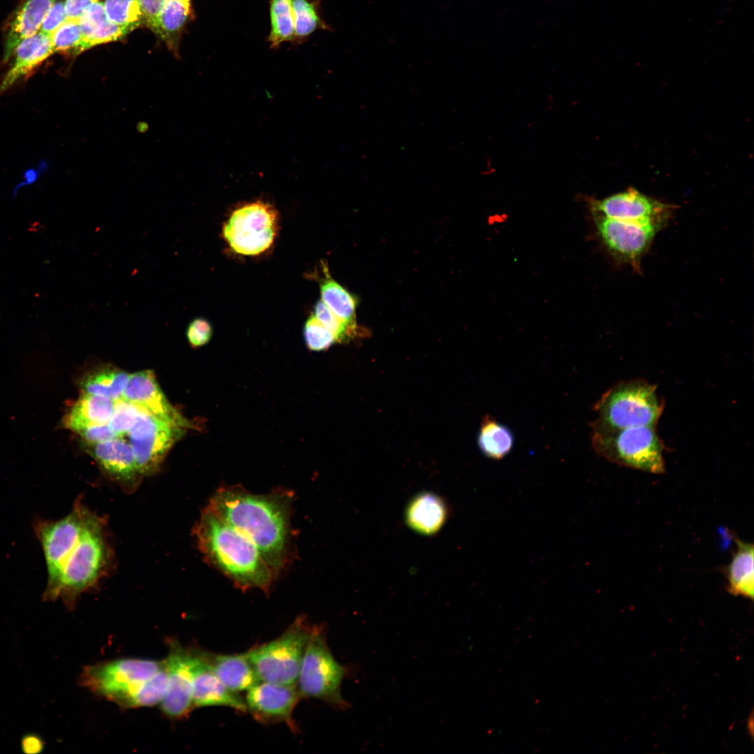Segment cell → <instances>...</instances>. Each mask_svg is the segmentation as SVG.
I'll return each instance as SVG.
<instances>
[{
  "label": "cell",
  "mask_w": 754,
  "mask_h": 754,
  "mask_svg": "<svg viewBox=\"0 0 754 754\" xmlns=\"http://www.w3.org/2000/svg\"><path fill=\"white\" fill-rule=\"evenodd\" d=\"M736 549L726 566L727 590L734 596L753 600L754 588V547L752 543L735 538Z\"/></svg>",
  "instance_id": "obj_26"
},
{
  "label": "cell",
  "mask_w": 754,
  "mask_h": 754,
  "mask_svg": "<svg viewBox=\"0 0 754 754\" xmlns=\"http://www.w3.org/2000/svg\"><path fill=\"white\" fill-rule=\"evenodd\" d=\"M128 374L112 366L97 369L82 380L84 392L117 400L121 397L129 378Z\"/></svg>",
  "instance_id": "obj_28"
},
{
  "label": "cell",
  "mask_w": 754,
  "mask_h": 754,
  "mask_svg": "<svg viewBox=\"0 0 754 754\" xmlns=\"http://www.w3.org/2000/svg\"><path fill=\"white\" fill-rule=\"evenodd\" d=\"M92 513L79 498L64 517L34 521V531L42 547L47 572L44 600H54L63 566Z\"/></svg>",
  "instance_id": "obj_8"
},
{
  "label": "cell",
  "mask_w": 754,
  "mask_h": 754,
  "mask_svg": "<svg viewBox=\"0 0 754 754\" xmlns=\"http://www.w3.org/2000/svg\"><path fill=\"white\" fill-rule=\"evenodd\" d=\"M140 410V406L121 397L115 400L108 422L109 427L119 436L128 433L137 420Z\"/></svg>",
  "instance_id": "obj_35"
},
{
  "label": "cell",
  "mask_w": 754,
  "mask_h": 754,
  "mask_svg": "<svg viewBox=\"0 0 754 754\" xmlns=\"http://www.w3.org/2000/svg\"><path fill=\"white\" fill-rule=\"evenodd\" d=\"M194 707L221 706L247 711L245 701L228 689L212 670L205 653L195 651L193 680Z\"/></svg>",
  "instance_id": "obj_17"
},
{
  "label": "cell",
  "mask_w": 754,
  "mask_h": 754,
  "mask_svg": "<svg viewBox=\"0 0 754 754\" xmlns=\"http://www.w3.org/2000/svg\"><path fill=\"white\" fill-rule=\"evenodd\" d=\"M247 711L263 723H284L296 731L293 711L302 696L296 685L259 681L246 691Z\"/></svg>",
  "instance_id": "obj_15"
},
{
  "label": "cell",
  "mask_w": 754,
  "mask_h": 754,
  "mask_svg": "<svg viewBox=\"0 0 754 754\" xmlns=\"http://www.w3.org/2000/svg\"><path fill=\"white\" fill-rule=\"evenodd\" d=\"M194 534L207 561L242 590L267 593L274 574L256 545L207 505L196 522Z\"/></svg>",
  "instance_id": "obj_2"
},
{
  "label": "cell",
  "mask_w": 754,
  "mask_h": 754,
  "mask_svg": "<svg viewBox=\"0 0 754 754\" xmlns=\"http://www.w3.org/2000/svg\"><path fill=\"white\" fill-rule=\"evenodd\" d=\"M291 499L281 491L256 494L241 486H223L207 505L250 538L276 575L288 559Z\"/></svg>",
  "instance_id": "obj_1"
},
{
  "label": "cell",
  "mask_w": 754,
  "mask_h": 754,
  "mask_svg": "<svg viewBox=\"0 0 754 754\" xmlns=\"http://www.w3.org/2000/svg\"><path fill=\"white\" fill-rule=\"evenodd\" d=\"M53 54L51 36L40 31L21 41L13 52L11 67L0 82V94L31 73Z\"/></svg>",
  "instance_id": "obj_20"
},
{
  "label": "cell",
  "mask_w": 754,
  "mask_h": 754,
  "mask_svg": "<svg viewBox=\"0 0 754 754\" xmlns=\"http://www.w3.org/2000/svg\"><path fill=\"white\" fill-rule=\"evenodd\" d=\"M66 20L64 1L62 0L56 1L45 17L39 31L51 36L55 30Z\"/></svg>",
  "instance_id": "obj_39"
},
{
  "label": "cell",
  "mask_w": 754,
  "mask_h": 754,
  "mask_svg": "<svg viewBox=\"0 0 754 754\" xmlns=\"http://www.w3.org/2000/svg\"><path fill=\"white\" fill-rule=\"evenodd\" d=\"M512 431L490 415L482 418L478 434V445L487 458L500 460L508 455L514 445Z\"/></svg>",
  "instance_id": "obj_27"
},
{
  "label": "cell",
  "mask_w": 754,
  "mask_h": 754,
  "mask_svg": "<svg viewBox=\"0 0 754 754\" xmlns=\"http://www.w3.org/2000/svg\"><path fill=\"white\" fill-rule=\"evenodd\" d=\"M312 314L334 335L337 342L346 341L358 335L357 328L341 320L321 300L316 302Z\"/></svg>",
  "instance_id": "obj_34"
},
{
  "label": "cell",
  "mask_w": 754,
  "mask_h": 754,
  "mask_svg": "<svg viewBox=\"0 0 754 754\" xmlns=\"http://www.w3.org/2000/svg\"><path fill=\"white\" fill-rule=\"evenodd\" d=\"M85 445L89 454L113 480L127 489L137 486L142 477L131 445L121 436Z\"/></svg>",
  "instance_id": "obj_18"
},
{
  "label": "cell",
  "mask_w": 754,
  "mask_h": 754,
  "mask_svg": "<svg viewBox=\"0 0 754 754\" xmlns=\"http://www.w3.org/2000/svg\"><path fill=\"white\" fill-rule=\"evenodd\" d=\"M278 222V213L272 205L262 201L248 203L231 214L223 227V237L235 252L258 255L272 244Z\"/></svg>",
  "instance_id": "obj_9"
},
{
  "label": "cell",
  "mask_w": 754,
  "mask_h": 754,
  "mask_svg": "<svg viewBox=\"0 0 754 754\" xmlns=\"http://www.w3.org/2000/svg\"><path fill=\"white\" fill-rule=\"evenodd\" d=\"M212 336L211 324L205 318H196L188 325L186 338L191 346L201 347L207 344Z\"/></svg>",
  "instance_id": "obj_38"
},
{
  "label": "cell",
  "mask_w": 754,
  "mask_h": 754,
  "mask_svg": "<svg viewBox=\"0 0 754 754\" xmlns=\"http://www.w3.org/2000/svg\"><path fill=\"white\" fill-rule=\"evenodd\" d=\"M104 526V521L93 512L63 566L54 600L73 607L77 598L105 575L111 553Z\"/></svg>",
  "instance_id": "obj_4"
},
{
  "label": "cell",
  "mask_w": 754,
  "mask_h": 754,
  "mask_svg": "<svg viewBox=\"0 0 754 754\" xmlns=\"http://www.w3.org/2000/svg\"><path fill=\"white\" fill-rule=\"evenodd\" d=\"M185 430L161 420L140 407L128 431L129 444L141 477L154 473Z\"/></svg>",
  "instance_id": "obj_11"
},
{
  "label": "cell",
  "mask_w": 754,
  "mask_h": 754,
  "mask_svg": "<svg viewBox=\"0 0 754 754\" xmlns=\"http://www.w3.org/2000/svg\"><path fill=\"white\" fill-rule=\"evenodd\" d=\"M169 652L164 660L168 673V685L161 702L163 713L172 719L188 715L194 707L193 680L195 651L183 647L175 641L169 642Z\"/></svg>",
  "instance_id": "obj_14"
},
{
  "label": "cell",
  "mask_w": 754,
  "mask_h": 754,
  "mask_svg": "<svg viewBox=\"0 0 754 754\" xmlns=\"http://www.w3.org/2000/svg\"><path fill=\"white\" fill-rule=\"evenodd\" d=\"M121 398L177 427L184 430L194 427L167 399L152 370L130 374Z\"/></svg>",
  "instance_id": "obj_16"
},
{
  "label": "cell",
  "mask_w": 754,
  "mask_h": 754,
  "mask_svg": "<svg viewBox=\"0 0 754 754\" xmlns=\"http://www.w3.org/2000/svg\"><path fill=\"white\" fill-rule=\"evenodd\" d=\"M209 664L225 686L236 693L247 691L260 681L247 653L239 654H208Z\"/></svg>",
  "instance_id": "obj_23"
},
{
  "label": "cell",
  "mask_w": 754,
  "mask_h": 754,
  "mask_svg": "<svg viewBox=\"0 0 754 754\" xmlns=\"http://www.w3.org/2000/svg\"><path fill=\"white\" fill-rule=\"evenodd\" d=\"M163 665V660L117 659L85 667L80 681L85 688L105 697L110 693L151 677Z\"/></svg>",
  "instance_id": "obj_13"
},
{
  "label": "cell",
  "mask_w": 754,
  "mask_h": 754,
  "mask_svg": "<svg viewBox=\"0 0 754 754\" xmlns=\"http://www.w3.org/2000/svg\"><path fill=\"white\" fill-rule=\"evenodd\" d=\"M591 444L598 455L611 462L650 473L665 471V445L656 427L592 431Z\"/></svg>",
  "instance_id": "obj_5"
},
{
  "label": "cell",
  "mask_w": 754,
  "mask_h": 754,
  "mask_svg": "<svg viewBox=\"0 0 754 754\" xmlns=\"http://www.w3.org/2000/svg\"><path fill=\"white\" fill-rule=\"evenodd\" d=\"M321 0H292L297 43H302L317 30L332 31L322 18Z\"/></svg>",
  "instance_id": "obj_31"
},
{
  "label": "cell",
  "mask_w": 754,
  "mask_h": 754,
  "mask_svg": "<svg viewBox=\"0 0 754 754\" xmlns=\"http://www.w3.org/2000/svg\"><path fill=\"white\" fill-rule=\"evenodd\" d=\"M44 748L42 739L35 734H27L22 740V748L26 753H38Z\"/></svg>",
  "instance_id": "obj_43"
},
{
  "label": "cell",
  "mask_w": 754,
  "mask_h": 754,
  "mask_svg": "<svg viewBox=\"0 0 754 754\" xmlns=\"http://www.w3.org/2000/svg\"><path fill=\"white\" fill-rule=\"evenodd\" d=\"M98 0H65L64 10L66 20L78 21L86 8Z\"/></svg>",
  "instance_id": "obj_42"
},
{
  "label": "cell",
  "mask_w": 754,
  "mask_h": 754,
  "mask_svg": "<svg viewBox=\"0 0 754 754\" xmlns=\"http://www.w3.org/2000/svg\"><path fill=\"white\" fill-rule=\"evenodd\" d=\"M166 1L138 0L145 22L156 34L158 31L159 15Z\"/></svg>",
  "instance_id": "obj_41"
},
{
  "label": "cell",
  "mask_w": 754,
  "mask_h": 754,
  "mask_svg": "<svg viewBox=\"0 0 754 754\" xmlns=\"http://www.w3.org/2000/svg\"><path fill=\"white\" fill-rule=\"evenodd\" d=\"M270 31L267 38L273 49L286 42H295L292 0H269Z\"/></svg>",
  "instance_id": "obj_30"
},
{
  "label": "cell",
  "mask_w": 754,
  "mask_h": 754,
  "mask_svg": "<svg viewBox=\"0 0 754 754\" xmlns=\"http://www.w3.org/2000/svg\"><path fill=\"white\" fill-rule=\"evenodd\" d=\"M84 443L92 444L113 439L119 436L113 431L108 424L93 425L84 428L77 432Z\"/></svg>",
  "instance_id": "obj_40"
},
{
  "label": "cell",
  "mask_w": 754,
  "mask_h": 754,
  "mask_svg": "<svg viewBox=\"0 0 754 754\" xmlns=\"http://www.w3.org/2000/svg\"><path fill=\"white\" fill-rule=\"evenodd\" d=\"M304 338L307 348L312 351H323L337 342L334 335L311 314L304 326Z\"/></svg>",
  "instance_id": "obj_36"
},
{
  "label": "cell",
  "mask_w": 754,
  "mask_h": 754,
  "mask_svg": "<svg viewBox=\"0 0 754 754\" xmlns=\"http://www.w3.org/2000/svg\"><path fill=\"white\" fill-rule=\"evenodd\" d=\"M56 0H24L18 6L6 30L3 61L13 56L17 45L39 31L43 21Z\"/></svg>",
  "instance_id": "obj_19"
},
{
  "label": "cell",
  "mask_w": 754,
  "mask_h": 754,
  "mask_svg": "<svg viewBox=\"0 0 754 754\" xmlns=\"http://www.w3.org/2000/svg\"><path fill=\"white\" fill-rule=\"evenodd\" d=\"M347 672L332 656L323 627L313 626L306 644L297 680L302 697L320 700L338 709L348 707L341 687Z\"/></svg>",
  "instance_id": "obj_7"
},
{
  "label": "cell",
  "mask_w": 754,
  "mask_h": 754,
  "mask_svg": "<svg viewBox=\"0 0 754 754\" xmlns=\"http://www.w3.org/2000/svg\"><path fill=\"white\" fill-rule=\"evenodd\" d=\"M656 388L643 379L619 381L594 405L598 416L591 424L592 431L656 427L665 407Z\"/></svg>",
  "instance_id": "obj_3"
},
{
  "label": "cell",
  "mask_w": 754,
  "mask_h": 754,
  "mask_svg": "<svg viewBox=\"0 0 754 754\" xmlns=\"http://www.w3.org/2000/svg\"><path fill=\"white\" fill-rule=\"evenodd\" d=\"M593 214L619 221L665 227L676 209L630 188L591 205Z\"/></svg>",
  "instance_id": "obj_12"
},
{
  "label": "cell",
  "mask_w": 754,
  "mask_h": 754,
  "mask_svg": "<svg viewBox=\"0 0 754 754\" xmlns=\"http://www.w3.org/2000/svg\"><path fill=\"white\" fill-rule=\"evenodd\" d=\"M108 20L130 32L145 22L138 0H105Z\"/></svg>",
  "instance_id": "obj_33"
},
{
  "label": "cell",
  "mask_w": 754,
  "mask_h": 754,
  "mask_svg": "<svg viewBox=\"0 0 754 754\" xmlns=\"http://www.w3.org/2000/svg\"><path fill=\"white\" fill-rule=\"evenodd\" d=\"M191 0H167L158 18L159 35L166 42L172 41L188 20Z\"/></svg>",
  "instance_id": "obj_32"
},
{
  "label": "cell",
  "mask_w": 754,
  "mask_h": 754,
  "mask_svg": "<svg viewBox=\"0 0 754 754\" xmlns=\"http://www.w3.org/2000/svg\"><path fill=\"white\" fill-rule=\"evenodd\" d=\"M168 685V673L163 667L151 677L109 693L105 697L122 709L151 707L160 704Z\"/></svg>",
  "instance_id": "obj_22"
},
{
  "label": "cell",
  "mask_w": 754,
  "mask_h": 754,
  "mask_svg": "<svg viewBox=\"0 0 754 754\" xmlns=\"http://www.w3.org/2000/svg\"><path fill=\"white\" fill-rule=\"evenodd\" d=\"M82 38L75 54L94 46L118 40L130 31L110 22L105 13L103 3H91L78 20Z\"/></svg>",
  "instance_id": "obj_21"
},
{
  "label": "cell",
  "mask_w": 754,
  "mask_h": 754,
  "mask_svg": "<svg viewBox=\"0 0 754 754\" xmlns=\"http://www.w3.org/2000/svg\"><path fill=\"white\" fill-rule=\"evenodd\" d=\"M597 235L614 260L642 273V260L662 226L609 219L594 214Z\"/></svg>",
  "instance_id": "obj_10"
},
{
  "label": "cell",
  "mask_w": 754,
  "mask_h": 754,
  "mask_svg": "<svg viewBox=\"0 0 754 754\" xmlns=\"http://www.w3.org/2000/svg\"><path fill=\"white\" fill-rule=\"evenodd\" d=\"M448 515L446 503L439 496L424 492L414 497L408 505L406 520L419 533L429 535L444 525Z\"/></svg>",
  "instance_id": "obj_24"
},
{
  "label": "cell",
  "mask_w": 754,
  "mask_h": 754,
  "mask_svg": "<svg viewBox=\"0 0 754 754\" xmlns=\"http://www.w3.org/2000/svg\"><path fill=\"white\" fill-rule=\"evenodd\" d=\"M313 628L300 615L280 636L246 652L260 681L296 685Z\"/></svg>",
  "instance_id": "obj_6"
},
{
  "label": "cell",
  "mask_w": 754,
  "mask_h": 754,
  "mask_svg": "<svg viewBox=\"0 0 754 754\" xmlns=\"http://www.w3.org/2000/svg\"><path fill=\"white\" fill-rule=\"evenodd\" d=\"M320 300L338 318L349 326L357 328L355 297L328 276L320 283Z\"/></svg>",
  "instance_id": "obj_29"
},
{
  "label": "cell",
  "mask_w": 754,
  "mask_h": 754,
  "mask_svg": "<svg viewBox=\"0 0 754 754\" xmlns=\"http://www.w3.org/2000/svg\"><path fill=\"white\" fill-rule=\"evenodd\" d=\"M82 38L78 21L66 20L52 34L54 53L73 50L75 52Z\"/></svg>",
  "instance_id": "obj_37"
},
{
  "label": "cell",
  "mask_w": 754,
  "mask_h": 754,
  "mask_svg": "<svg viewBox=\"0 0 754 754\" xmlns=\"http://www.w3.org/2000/svg\"><path fill=\"white\" fill-rule=\"evenodd\" d=\"M114 406L112 399L84 392L66 414L64 424L76 433L87 427L108 424Z\"/></svg>",
  "instance_id": "obj_25"
}]
</instances>
